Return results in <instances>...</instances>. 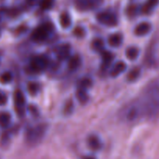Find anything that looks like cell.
Segmentation results:
<instances>
[{
  "mask_svg": "<svg viewBox=\"0 0 159 159\" xmlns=\"http://www.w3.org/2000/svg\"><path fill=\"white\" fill-rule=\"evenodd\" d=\"M14 102H15V108L17 114L23 116L24 114L25 97L23 93L20 90H17L14 93Z\"/></svg>",
  "mask_w": 159,
  "mask_h": 159,
  "instance_id": "52a82bcc",
  "label": "cell"
},
{
  "mask_svg": "<svg viewBox=\"0 0 159 159\" xmlns=\"http://www.w3.org/2000/svg\"><path fill=\"white\" fill-rule=\"evenodd\" d=\"M54 30V26L51 23H45L33 31L31 38L35 42H43Z\"/></svg>",
  "mask_w": 159,
  "mask_h": 159,
  "instance_id": "3957f363",
  "label": "cell"
},
{
  "mask_svg": "<svg viewBox=\"0 0 159 159\" xmlns=\"http://www.w3.org/2000/svg\"><path fill=\"white\" fill-rule=\"evenodd\" d=\"M54 0H40V7L43 10H48L53 6Z\"/></svg>",
  "mask_w": 159,
  "mask_h": 159,
  "instance_id": "ffe728a7",
  "label": "cell"
},
{
  "mask_svg": "<svg viewBox=\"0 0 159 159\" xmlns=\"http://www.w3.org/2000/svg\"><path fill=\"white\" fill-rule=\"evenodd\" d=\"M141 115L150 120L159 116V79L151 82L142 93L138 103Z\"/></svg>",
  "mask_w": 159,
  "mask_h": 159,
  "instance_id": "6da1fadb",
  "label": "cell"
},
{
  "mask_svg": "<svg viewBox=\"0 0 159 159\" xmlns=\"http://www.w3.org/2000/svg\"><path fill=\"white\" fill-rule=\"evenodd\" d=\"M76 96H77L78 100L80 102H82V103H85V102H86L87 101H88L89 96L88 95H87L86 90L79 89L78 90L77 95H76Z\"/></svg>",
  "mask_w": 159,
  "mask_h": 159,
  "instance_id": "d6986e66",
  "label": "cell"
},
{
  "mask_svg": "<svg viewBox=\"0 0 159 159\" xmlns=\"http://www.w3.org/2000/svg\"><path fill=\"white\" fill-rule=\"evenodd\" d=\"M103 0H75L77 8L82 11H88L99 7Z\"/></svg>",
  "mask_w": 159,
  "mask_h": 159,
  "instance_id": "8992f818",
  "label": "cell"
},
{
  "mask_svg": "<svg viewBox=\"0 0 159 159\" xmlns=\"http://www.w3.org/2000/svg\"><path fill=\"white\" fill-rule=\"evenodd\" d=\"M92 85V81L89 79H83L79 84V89L87 90Z\"/></svg>",
  "mask_w": 159,
  "mask_h": 159,
  "instance_id": "cb8c5ba5",
  "label": "cell"
},
{
  "mask_svg": "<svg viewBox=\"0 0 159 159\" xmlns=\"http://www.w3.org/2000/svg\"><path fill=\"white\" fill-rule=\"evenodd\" d=\"M126 68H127L126 64L124 63V61H119L113 66V68H112L110 75H111V76H113V77H116V76L120 75L122 72H124L126 70Z\"/></svg>",
  "mask_w": 159,
  "mask_h": 159,
  "instance_id": "7c38bea8",
  "label": "cell"
},
{
  "mask_svg": "<svg viewBox=\"0 0 159 159\" xmlns=\"http://www.w3.org/2000/svg\"><path fill=\"white\" fill-rule=\"evenodd\" d=\"M12 75L10 72H4L0 76V82L3 84L9 83L12 81Z\"/></svg>",
  "mask_w": 159,
  "mask_h": 159,
  "instance_id": "7402d4cb",
  "label": "cell"
},
{
  "mask_svg": "<svg viewBox=\"0 0 159 159\" xmlns=\"http://www.w3.org/2000/svg\"><path fill=\"white\" fill-rule=\"evenodd\" d=\"M109 44L113 48H117L122 43L123 37L120 34H114L110 36L108 39Z\"/></svg>",
  "mask_w": 159,
  "mask_h": 159,
  "instance_id": "4fadbf2b",
  "label": "cell"
},
{
  "mask_svg": "<svg viewBox=\"0 0 159 159\" xmlns=\"http://www.w3.org/2000/svg\"><path fill=\"white\" fill-rule=\"evenodd\" d=\"M104 47L103 40L101 39H96L93 42V48L96 51H102Z\"/></svg>",
  "mask_w": 159,
  "mask_h": 159,
  "instance_id": "44dd1931",
  "label": "cell"
},
{
  "mask_svg": "<svg viewBox=\"0 0 159 159\" xmlns=\"http://www.w3.org/2000/svg\"><path fill=\"white\" fill-rule=\"evenodd\" d=\"M10 120L11 116L9 113H5V112L0 113V127L3 128L7 127L10 123Z\"/></svg>",
  "mask_w": 159,
  "mask_h": 159,
  "instance_id": "e0dca14e",
  "label": "cell"
},
{
  "mask_svg": "<svg viewBox=\"0 0 159 159\" xmlns=\"http://www.w3.org/2000/svg\"><path fill=\"white\" fill-rule=\"evenodd\" d=\"M40 90V86H39L38 84L34 83V82H31L28 85V91L30 94L32 95H36Z\"/></svg>",
  "mask_w": 159,
  "mask_h": 159,
  "instance_id": "603a6c76",
  "label": "cell"
},
{
  "mask_svg": "<svg viewBox=\"0 0 159 159\" xmlns=\"http://www.w3.org/2000/svg\"><path fill=\"white\" fill-rule=\"evenodd\" d=\"M75 34L77 37H83L84 34H85V31L82 28H76L75 30Z\"/></svg>",
  "mask_w": 159,
  "mask_h": 159,
  "instance_id": "484cf974",
  "label": "cell"
},
{
  "mask_svg": "<svg viewBox=\"0 0 159 159\" xmlns=\"http://www.w3.org/2000/svg\"><path fill=\"white\" fill-rule=\"evenodd\" d=\"M151 30H152V25L149 23L144 22V23H141L136 26L134 33L137 36L141 37V36H144L148 34Z\"/></svg>",
  "mask_w": 159,
  "mask_h": 159,
  "instance_id": "ba28073f",
  "label": "cell"
},
{
  "mask_svg": "<svg viewBox=\"0 0 159 159\" xmlns=\"http://www.w3.org/2000/svg\"><path fill=\"white\" fill-rule=\"evenodd\" d=\"M159 3V0H147L141 8V12L144 14H149L153 11Z\"/></svg>",
  "mask_w": 159,
  "mask_h": 159,
  "instance_id": "8fae6325",
  "label": "cell"
},
{
  "mask_svg": "<svg viewBox=\"0 0 159 159\" xmlns=\"http://www.w3.org/2000/svg\"><path fill=\"white\" fill-rule=\"evenodd\" d=\"M83 159H96L95 158H93V157H90V156H89V157H85V158H83Z\"/></svg>",
  "mask_w": 159,
  "mask_h": 159,
  "instance_id": "83f0119b",
  "label": "cell"
},
{
  "mask_svg": "<svg viewBox=\"0 0 159 159\" xmlns=\"http://www.w3.org/2000/svg\"><path fill=\"white\" fill-rule=\"evenodd\" d=\"M71 52V48L68 44H63L58 48L57 51V55L60 60H65L69 57Z\"/></svg>",
  "mask_w": 159,
  "mask_h": 159,
  "instance_id": "30bf717a",
  "label": "cell"
},
{
  "mask_svg": "<svg viewBox=\"0 0 159 159\" xmlns=\"http://www.w3.org/2000/svg\"><path fill=\"white\" fill-rule=\"evenodd\" d=\"M28 1H30V2H32V1H34V0H28Z\"/></svg>",
  "mask_w": 159,
  "mask_h": 159,
  "instance_id": "f1b7e54d",
  "label": "cell"
},
{
  "mask_svg": "<svg viewBox=\"0 0 159 159\" xmlns=\"http://www.w3.org/2000/svg\"><path fill=\"white\" fill-rule=\"evenodd\" d=\"M97 20L105 26H114L117 24L118 20L117 17L114 13L109 11H104V12H99L96 16Z\"/></svg>",
  "mask_w": 159,
  "mask_h": 159,
  "instance_id": "5b68a950",
  "label": "cell"
},
{
  "mask_svg": "<svg viewBox=\"0 0 159 159\" xmlns=\"http://www.w3.org/2000/svg\"><path fill=\"white\" fill-rule=\"evenodd\" d=\"M81 65V59L79 56L71 57L68 61V68L71 70H76Z\"/></svg>",
  "mask_w": 159,
  "mask_h": 159,
  "instance_id": "9a60e30c",
  "label": "cell"
},
{
  "mask_svg": "<svg viewBox=\"0 0 159 159\" xmlns=\"http://www.w3.org/2000/svg\"><path fill=\"white\" fill-rule=\"evenodd\" d=\"M47 130L45 124H39L29 129L26 134V141L29 145L34 146L42 141Z\"/></svg>",
  "mask_w": 159,
  "mask_h": 159,
  "instance_id": "7a4b0ae2",
  "label": "cell"
},
{
  "mask_svg": "<svg viewBox=\"0 0 159 159\" xmlns=\"http://www.w3.org/2000/svg\"><path fill=\"white\" fill-rule=\"evenodd\" d=\"M49 61L44 55H37L32 57L30 62L29 68L31 72L39 73L44 71L48 66Z\"/></svg>",
  "mask_w": 159,
  "mask_h": 159,
  "instance_id": "277c9868",
  "label": "cell"
},
{
  "mask_svg": "<svg viewBox=\"0 0 159 159\" xmlns=\"http://www.w3.org/2000/svg\"><path fill=\"white\" fill-rule=\"evenodd\" d=\"M6 101H7V98H6V95L4 93H0V106L6 104Z\"/></svg>",
  "mask_w": 159,
  "mask_h": 159,
  "instance_id": "4316f807",
  "label": "cell"
},
{
  "mask_svg": "<svg viewBox=\"0 0 159 159\" xmlns=\"http://www.w3.org/2000/svg\"><path fill=\"white\" fill-rule=\"evenodd\" d=\"M113 55L109 51H102V67L107 68L110 65L113 60Z\"/></svg>",
  "mask_w": 159,
  "mask_h": 159,
  "instance_id": "5bb4252c",
  "label": "cell"
},
{
  "mask_svg": "<svg viewBox=\"0 0 159 159\" xmlns=\"http://www.w3.org/2000/svg\"><path fill=\"white\" fill-rule=\"evenodd\" d=\"M139 75H140V70L138 69V68H135V69L132 70V71H130V74H129L128 76H127V79H128L129 81H134L138 79Z\"/></svg>",
  "mask_w": 159,
  "mask_h": 159,
  "instance_id": "d4e9b609",
  "label": "cell"
},
{
  "mask_svg": "<svg viewBox=\"0 0 159 159\" xmlns=\"http://www.w3.org/2000/svg\"><path fill=\"white\" fill-rule=\"evenodd\" d=\"M138 54H139V51L135 47L128 48L127 51H126V56H127V58L131 61L135 60L138 57Z\"/></svg>",
  "mask_w": 159,
  "mask_h": 159,
  "instance_id": "2e32d148",
  "label": "cell"
},
{
  "mask_svg": "<svg viewBox=\"0 0 159 159\" xmlns=\"http://www.w3.org/2000/svg\"><path fill=\"white\" fill-rule=\"evenodd\" d=\"M60 23L61 25L64 28H68L71 26V18H70V16L68 15L67 12H64V13H62L61 15Z\"/></svg>",
  "mask_w": 159,
  "mask_h": 159,
  "instance_id": "ac0fdd59",
  "label": "cell"
},
{
  "mask_svg": "<svg viewBox=\"0 0 159 159\" xmlns=\"http://www.w3.org/2000/svg\"><path fill=\"white\" fill-rule=\"evenodd\" d=\"M88 145L92 150L99 151L102 148V144L100 139L96 135H92L88 138Z\"/></svg>",
  "mask_w": 159,
  "mask_h": 159,
  "instance_id": "9c48e42d",
  "label": "cell"
}]
</instances>
